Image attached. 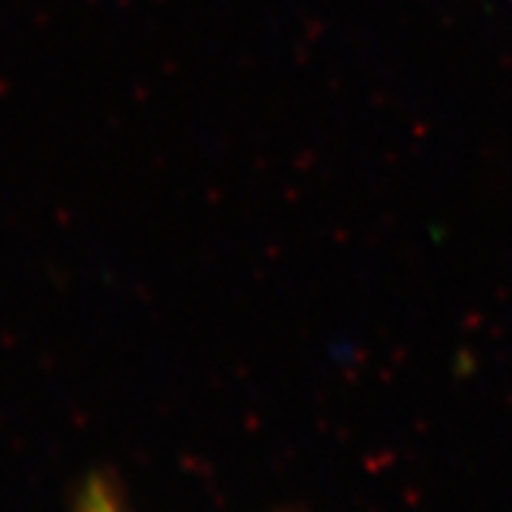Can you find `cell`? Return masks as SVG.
Returning a JSON list of instances; mask_svg holds the SVG:
<instances>
[{
	"mask_svg": "<svg viewBox=\"0 0 512 512\" xmlns=\"http://www.w3.org/2000/svg\"><path fill=\"white\" fill-rule=\"evenodd\" d=\"M78 512H130L123 505V500L117 497L115 489L110 484H104L102 479L89 481L78 497Z\"/></svg>",
	"mask_w": 512,
	"mask_h": 512,
	"instance_id": "6da1fadb",
	"label": "cell"
},
{
	"mask_svg": "<svg viewBox=\"0 0 512 512\" xmlns=\"http://www.w3.org/2000/svg\"><path fill=\"white\" fill-rule=\"evenodd\" d=\"M510 3H512V0H510Z\"/></svg>",
	"mask_w": 512,
	"mask_h": 512,
	"instance_id": "7a4b0ae2",
	"label": "cell"
}]
</instances>
